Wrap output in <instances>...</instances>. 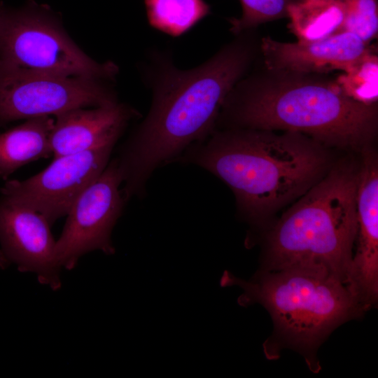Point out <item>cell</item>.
<instances>
[{
	"label": "cell",
	"instance_id": "obj_1",
	"mask_svg": "<svg viewBox=\"0 0 378 378\" xmlns=\"http://www.w3.org/2000/svg\"><path fill=\"white\" fill-rule=\"evenodd\" d=\"M255 29L244 31L200 65L181 69L171 54L153 51L144 76L151 89L148 113L115 157L127 202L146 195L159 167L174 162L192 145L209 136L234 86L260 52Z\"/></svg>",
	"mask_w": 378,
	"mask_h": 378
},
{
	"label": "cell",
	"instance_id": "obj_2",
	"mask_svg": "<svg viewBox=\"0 0 378 378\" xmlns=\"http://www.w3.org/2000/svg\"><path fill=\"white\" fill-rule=\"evenodd\" d=\"M249 72L225 98L216 130L292 131L320 144L358 150L375 136L377 104L349 98L326 74L265 66Z\"/></svg>",
	"mask_w": 378,
	"mask_h": 378
},
{
	"label": "cell",
	"instance_id": "obj_3",
	"mask_svg": "<svg viewBox=\"0 0 378 378\" xmlns=\"http://www.w3.org/2000/svg\"><path fill=\"white\" fill-rule=\"evenodd\" d=\"M176 162L196 165L222 180L251 220L304 195L323 177L328 164L321 144L307 135L244 128L215 130Z\"/></svg>",
	"mask_w": 378,
	"mask_h": 378
},
{
	"label": "cell",
	"instance_id": "obj_4",
	"mask_svg": "<svg viewBox=\"0 0 378 378\" xmlns=\"http://www.w3.org/2000/svg\"><path fill=\"white\" fill-rule=\"evenodd\" d=\"M359 167L342 162L309 189L270 232L265 270L326 272L346 286L358 230Z\"/></svg>",
	"mask_w": 378,
	"mask_h": 378
},
{
	"label": "cell",
	"instance_id": "obj_5",
	"mask_svg": "<svg viewBox=\"0 0 378 378\" xmlns=\"http://www.w3.org/2000/svg\"><path fill=\"white\" fill-rule=\"evenodd\" d=\"M220 285L241 287L239 303L262 304L279 335L301 349L315 348L337 326L365 310L341 280L321 271L265 270L248 281L226 271Z\"/></svg>",
	"mask_w": 378,
	"mask_h": 378
},
{
	"label": "cell",
	"instance_id": "obj_6",
	"mask_svg": "<svg viewBox=\"0 0 378 378\" xmlns=\"http://www.w3.org/2000/svg\"><path fill=\"white\" fill-rule=\"evenodd\" d=\"M0 61L31 71L114 82L118 66L98 62L69 36L47 6H0Z\"/></svg>",
	"mask_w": 378,
	"mask_h": 378
},
{
	"label": "cell",
	"instance_id": "obj_7",
	"mask_svg": "<svg viewBox=\"0 0 378 378\" xmlns=\"http://www.w3.org/2000/svg\"><path fill=\"white\" fill-rule=\"evenodd\" d=\"M112 83L34 71L0 61V126L117 102Z\"/></svg>",
	"mask_w": 378,
	"mask_h": 378
},
{
	"label": "cell",
	"instance_id": "obj_8",
	"mask_svg": "<svg viewBox=\"0 0 378 378\" xmlns=\"http://www.w3.org/2000/svg\"><path fill=\"white\" fill-rule=\"evenodd\" d=\"M115 158L78 197L68 214L55 254L62 268L73 269L85 254L115 253L112 230L126 204Z\"/></svg>",
	"mask_w": 378,
	"mask_h": 378
},
{
	"label": "cell",
	"instance_id": "obj_9",
	"mask_svg": "<svg viewBox=\"0 0 378 378\" xmlns=\"http://www.w3.org/2000/svg\"><path fill=\"white\" fill-rule=\"evenodd\" d=\"M115 145L54 158L25 180H7L1 195L42 215L52 225L66 216L81 192L105 169Z\"/></svg>",
	"mask_w": 378,
	"mask_h": 378
},
{
	"label": "cell",
	"instance_id": "obj_10",
	"mask_svg": "<svg viewBox=\"0 0 378 378\" xmlns=\"http://www.w3.org/2000/svg\"><path fill=\"white\" fill-rule=\"evenodd\" d=\"M50 226L38 212L0 195V265L15 264L20 271L36 274L41 284L56 290L62 285V268Z\"/></svg>",
	"mask_w": 378,
	"mask_h": 378
},
{
	"label": "cell",
	"instance_id": "obj_11",
	"mask_svg": "<svg viewBox=\"0 0 378 378\" xmlns=\"http://www.w3.org/2000/svg\"><path fill=\"white\" fill-rule=\"evenodd\" d=\"M363 151L356 191L357 248L347 286L366 309L378 295V165L369 147Z\"/></svg>",
	"mask_w": 378,
	"mask_h": 378
},
{
	"label": "cell",
	"instance_id": "obj_12",
	"mask_svg": "<svg viewBox=\"0 0 378 378\" xmlns=\"http://www.w3.org/2000/svg\"><path fill=\"white\" fill-rule=\"evenodd\" d=\"M373 46L346 31L320 40L295 43L265 36L260 38V45L267 69L320 74L344 71Z\"/></svg>",
	"mask_w": 378,
	"mask_h": 378
},
{
	"label": "cell",
	"instance_id": "obj_13",
	"mask_svg": "<svg viewBox=\"0 0 378 378\" xmlns=\"http://www.w3.org/2000/svg\"><path fill=\"white\" fill-rule=\"evenodd\" d=\"M139 111L119 101L55 115L49 136L53 158L115 145Z\"/></svg>",
	"mask_w": 378,
	"mask_h": 378
},
{
	"label": "cell",
	"instance_id": "obj_14",
	"mask_svg": "<svg viewBox=\"0 0 378 378\" xmlns=\"http://www.w3.org/2000/svg\"><path fill=\"white\" fill-rule=\"evenodd\" d=\"M55 119L40 116L0 132V178L7 180L22 166L52 155L49 136Z\"/></svg>",
	"mask_w": 378,
	"mask_h": 378
},
{
	"label": "cell",
	"instance_id": "obj_15",
	"mask_svg": "<svg viewBox=\"0 0 378 378\" xmlns=\"http://www.w3.org/2000/svg\"><path fill=\"white\" fill-rule=\"evenodd\" d=\"M345 13L344 0H300L289 8V31L300 41L340 33Z\"/></svg>",
	"mask_w": 378,
	"mask_h": 378
},
{
	"label": "cell",
	"instance_id": "obj_16",
	"mask_svg": "<svg viewBox=\"0 0 378 378\" xmlns=\"http://www.w3.org/2000/svg\"><path fill=\"white\" fill-rule=\"evenodd\" d=\"M150 27L173 37L190 30L211 13L204 0H144Z\"/></svg>",
	"mask_w": 378,
	"mask_h": 378
},
{
	"label": "cell",
	"instance_id": "obj_17",
	"mask_svg": "<svg viewBox=\"0 0 378 378\" xmlns=\"http://www.w3.org/2000/svg\"><path fill=\"white\" fill-rule=\"evenodd\" d=\"M377 50L373 46L335 79L346 96L365 104H377L378 99Z\"/></svg>",
	"mask_w": 378,
	"mask_h": 378
},
{
	"label": "cell",
	"instance_id": "obj_18",
	"mask_svg": "<svg viewBox=\"0 0 378 378\" xmlns=\"http://www.w3.org/2000/svg\"><path fill=\"white\" fill-rule=\"evenodd\" d=\"M300 0H239L241 6L239 18H229L230 31L234 36L253 30L259 25L288 18L290 7Z\"/></svg>",
	"mask_w": 378,
	"mask_h": 378
},
{
	"label": "cell",
	"instance_id": "obj_19",
	"mask_svg": "<svg viewBox=\"0 0 378 378\" xmlns=\"http://www.w3.org/2000/svg\"><path fill=\"white\" fill-rule=\"evenodd\" d=\"M345 13L340 32H350L367 44L377 37L378 1L344 0Z\"/></svg>",
	"mask_w": 378,
	"mask_h": 378
},
{
	"label": "cell",
	"instance_id": "obj_20",
	"mask_svg": "<svg viewBox=\"0 0 378 378\" xmlns=\"http://www.w3.org/2000/svg\"><path fill=\"white\" fill-rule=\"evenodd\" d=\"M1 4L0 3V6H1Z\"/></svg>",
	"mask_w": 378,
	"mask_h": 378
}]
</instances>
